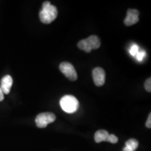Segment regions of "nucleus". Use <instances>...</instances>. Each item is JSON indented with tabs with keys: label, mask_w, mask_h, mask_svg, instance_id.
I'll list each match as a JSON object with an SVG mask.
<instances>
[{
	"label": "nucleus",
	"mask_w": 151,
	"mask_h": 151,
	"mask_svg": "<svg viewBox=\"0 0 151 151\" xmlns=\"http://www.w3.org/2000/svg\"><path fill=\"white\" fill-rule=\"evenodd\" d=\"M145 89L148 92H151V78H149L147 79L145 82Z\"/></svg>",
	"instance_id": "obj_14"
},
{
	"label": "nucleus",
	"mask_w": 151,
	"mask_h": 151,
	"mask_svg": "<svg viewBox=\"0 0 151 151\" xmlns=\"http://www.w3.org/2000/svg\"><path fill=\"white\" fill-rule=\"evenodd\" d=\"M109 136V132L106 130H98L94 134V141L96 143H100L101 141H107Z\"/></svg>",
	"instance_id": "obj_8"
},
{
	"label": "nucleus",
	"mask_w": 151,
	"mask_h": 151,
	"mask_svg": "<svg viewBox=\"0 0 151 151\" xmlns=\"http://www.w3.org/2000/svg\"><path fill=\"white\" fill-rule=\"evenodd\" d=\"M146 126L147 128H150L151 127V113H149V116L148 118V120H147Z\"/></svg>",
	"instance_id": "obj_16"
},
{
	"label": "nucleus",
	"mask_w": 151,
	"mask_h": 151,
	"mask_svg": "<svg viewBox=\"0 0 151 151\" xmlns=\"http://www.w3.org/2000/svg\"><path fill=\"white\" fill-rule=\"evenodd\" d=\"M139 12L137 9H129L127 11V15L124 19V24L127 26L133 25L139 22Z\"/></svg>",
	"instance_id": "obj_6"
},
{
	"label": "nucleus",
	"mask_w": 151,
	"mask_h": 151,
	"mask_svg": "<svg viewBox=\"0 0 151 151\" xmlns=\"http://www.w3.org/2000/svg\"><path fill=\"white\" fill-rule=\"evenodd\" d=\"M145 55H146V52L145 51H141V52H138V53L136 55V57H137V59L139 61H141L144 58Z\"/></svg>",
	"instance_id": "obj_15"
},
{
	"label": "nucleus",
	"mask_w": 151,
	"mask_h": 151,
	"mask_svg": "<svg viewBox=\"0 0 151 151\" xmlns=\"http://www.w3.org/2000/svg\"><path fill=\"white\" fill-rule=\"evenodd\" d=\"M60 69L70 81H74L78 78L74 67L69 62H62L60 65Z\"/></svg>",
	"instance_id": "obj_4"
},
{
	"label": "nucleus",
	"mask_w": 151,
	"mask_h": 151,
	"mask_svg": "<svg viewBox=\"0 0 151 151\" xmlns=\"http://www.w3.org/2000/svg\"><path fill=\"white\" fill-rule=\"evenodd\" d=\"M138 50H139V48H138L137 45H133L130 49V54L133 56H136V55L138 53Z\"/></svg>",
	"instance_id": "obj_13"
},
{
	"label": "nucleus",
	"mask_w": 151,
	"mask_h": 151,
	"mask_svg": "<svg viewBox=\"0 0 151 151\" xmlns=\"http://www.w3.org/2000/svg\"><path fill=\"white\" fill-rule=\"evenodd\" d=\"M107 141L111 143H116L118 141V138L114 134H109Z\"/></svg>",
	"instance_id": "obj_12"
},
{
	"label": "nucleus",
	"mask_w": 151,
	"mask_h": 151,
	"mask_svg": "<svg viewBox=\"0 0 151 151\" xmlns=\"http://www.w3.org/2000/svg\"><path fill=\"white\" fill-rule=\"evenodd\" d=\"M78 47L79 49L84 50V51H86V52H91V50H92V49H91V48H90L89 43H88L86 39H83V40L79 41V42L78 43Z\"/></svg>",
	"instance_id": "obj_11"
},
{
	"label": "nucleus",
	"mask_w": 151,
	"mask_h": 151,
	"mask_svg": "<svg viewBox=\"0 0 151 151\" xmlns=\"http://www.w3.org/2000/svg\"><path fill=\"white\" fill-rule=\"evenodd\" d=\"M60 106L66 113H73L78 110L79 102L73 96L65 95L60 100Z\"/></svg>",
	"instance_id": "obj_2"
},
{
	"label": "nucleus",
	"mask_w": 151,
	"mask_h": 151,
	"mask_svg": "<svg viewBox=\"0 0 151 151\" xmlns=\"http://www.w3.org/2000/svg\"><path fill=\"white\" fill-rule=\"evenodd\" d=\"M13 85V78L11 76L6 75L3 77L1 80V89L3 93L8 94L10 92L11 86Z\"/></svg>",
	"instance_id": "obj_7"
},
{
	"label": "nucleus",
	"mask_w": 151,
	"mask_h": 151,
	"mask_svg": "<svg viewBox=\"0 0 151 151\" xmlns=\"http://www.w3.org/2000/svg\"><path fill=\"white\" fill-rule=\"evenodd\" d=\"M139 146V142L137 139H130L125 143V147L123 151H135Z\"/></svg>",
	"instance_id": "obj_10"
},
{
	"label": "nucleus",
	"mask_w": 151,
	"mask_h": 151,
	"mask_svg": "<svg viewBox=\"0 0 151 151\" xmlns=\"http://www.w3.org/2000/svg\"><path fill=\"white\" fill-rule=\"evenodd\" d=\"M105 71L102 68L96 67L92 71L94 83L97 87L102 86L105 83Z\"/></svg>",
	"instance_id": "obj_5"
},
{
	"label": "nucleus",
	"mask_w": 151,
	"mask_h": 151,
	"mask_svg": "<svg viewBox=\"0 0 151 151\" xmlns=\"http://www.w3.org/2000/svg\"><path fill=\"white\" fill-rule=\"evenodd\" d=\"M4 98V93H3L2 90H1V88H0V101H3Z\"/></svg>",
	"instance_id": "obj_17"
},
{
	"label": "nucleus",
	"mask_w": 151,
	"mask_h": 151,
	"mask_svg": "<svg viewBox=\"0 0 151 151\" xmlns=\"http://www.w3.org/2000/svg\"><path fill=\"white\" fill-rule=\"evenodd\" d=\"M55 115L53 114L52 113H41L37 116V118L35 119V122L38 127L44 128L48 124L53 122L55 120Z\"/></svg>",
	"instance_id": "obj_3"
},
{
	"label": "nucleus",
	"mask_w": 151,
	"mask_h": 151,
	"mask_svg": "<svg viewBox=\"0 0 151 151\" xmlns=\"http://www.w3.org/2000/svg\"><path fill=\"white\" fill-rule=\"evenodd\" d=\"M58 16V9L55 6L51 5L50 1H45L42 5V9L39 13V18L41 22L50 24L55 20Z\"/></svg>",
	"instance_id": "obj_1"
},
{
	"label": "nucleus",
	"mask_w": 151,
	"mask_h": 151,
	"mask_svg": "<svg viewBox=\"0 0 151 151\" xmlns=\"http://www.w3.org/2000/svg\"><path fill=\"white\" fill-rule=\"evenodd\" d=\"M88 43H89L90 48L92 50V49H98L101 46V41H100V39L99 37H97L95 35H92L90 36L86 39Z\"/></svg>",
	"instance_id": "obj_9"
}]
</instances>
